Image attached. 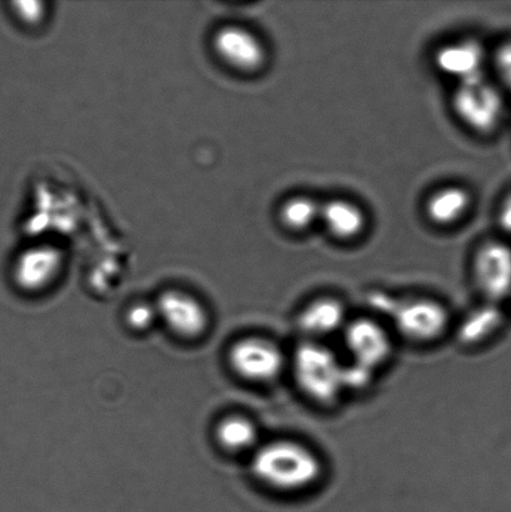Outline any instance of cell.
Here are the masks:
<instances>
[{
    "mask_svg": "<svg viewBox=\"0 0 511 512\" xmlns=\"http://www.w3.org/2000/svg\"><path fill=\"white\" fill-rule=\"evenodd\" d=\"M250 470L265 488L282 494H298L319 483L324 466L308 445L294 439H277L253 451Z\"/></svg>",
    "mask_w": 511,
    "mask_h": 512,
    "instance_id": "obj_1",
    "label": "cell"
},
{
    "mask_svg": "<svg viewBox=\"0 0 511 512\" xmlns=\"http://www.w3.org/2000/svg\"><path fill=\"white\" fill-rule=\"evenodd\" d=\"M288 368L295 385L314 403L332 405L347 393L345 363L323 341H302L289 359Z\"/></svg>",
    "mask_w": 511,
    "mask_h": 512,
    "instance_id": "obj_2",
    "label": "cell"
},
{
    "mask_svg": "<svg viewBox=\"0 0 511 512\" xmlns=\"http://www.w3.org/2000/svg\"><path fill=\"white\" fill-rule=\"evenodd\" d=\"M382 309L392 318L397 333L414 344H432L443 338L450 325L449 311L440 301L410 298L390 301L380 295Z\"/></svg>",
    "mask_w": 511,
    "mask_h": 512,
    "instance_id": "obj_3",
    "label": "cell"
},
{
    "mask_svg": "<svg viewBox=\"0 0 511 512\" xmlns=\"http://www.w3.org/2000/svg\"><path fill=\"white\" fill-rule=\"evenodd\" d=\"M452 107L460 122L473 132L489 135L504 119L505 100L502 90L482 77L458 84L453 93Z\"/></svg>",
    "mask_w": 511,
    "mask_h": 512,
    "instance_id": "obj_4",
    "label": "cell"
},
{
    "mask_svg": "<svg viewBox=\"0 0 511 512\" xmlns=\"http://www.w3.org/2000/svg\"><path fill=\"white\" fill-rule=\"evenodd\" d=\"M229 364L235 374L249 383L272 384L288 369L289 359L273 340L248 336L234 343Z\"/></svg>",
    "mask_w": 511,
    "mask_h": 512,
    "instance_id": "obj_5",
    "label": "cell"
},
{
    "mask_svg": "<svg viewBox=\"0 0 511 512\" xmlns=\"http://www.w3.org/2000/svg\"><path fill=\"white\" fill-rule=\"evenodd\" d=\"M342 335L349 364L377 374L392 358V334L375 319L349 320Z\"/></svg>",
    "mask_w": 511,
    "mask_h": 512,
    "instance_id": "obj_6",
    "label": "cell"
},
{
    "mask_svg": "<svg viewBox=\"0 0 511 512\" xmlns=\"http://www.w3.org/2000/svg\"><path fill=\"white\" fill-rule=\"evenodd\" d=\"M212 45L217 57L240 73H258L268 62L263 40L243 25H223L213 34Z\"/></svg>",
    "mask_w": 511,
    "mask_h": 512,
    "instance_id": "obj_7",
    "label": "cell"
},
{
    "mask_svg": "<svg viewBox=\"0 0 511 512\" xmlns=\"http://www.w3.org/2000/svg\"><path fill=\"white\" fill-rule=\"evenodd\" d=\"M473 278L487 303L499 304L511 296V247L502 240H489L473 259Z\"/></svg>",
    "mask_w": 511,
    "mask_h": 512,
    "instance_id": "obj_8",
    "label": "cell"
},
{
    "mask_svg": "<svg viewBox=\"0 0 511 512\" xmlns=\"http://www.w3.org/2000/svg\"><path fill=\"white\" fill-rule=\"evenodd\" d=\"M64 263L62 250L54 245H33L20 253L15 260V284L28 293H39L55 283L62 273Z\"/></svg>",
    "mask_w": 511,
    "mask_h": 512,
    "instance_id": "obj_9",
    "label": "cell"
},
{
    "mask_svg": "<svg viewBox=\"0 0 511 512\" xmlns=\"http://www.w3.org/2000/svg\"><path fill=\"white\" fill-rule=\"evenodd\" d=\"M158 318L184 339L199 338L209 325L207 309L193 295L180 290L164 291L157 304Z\"/></svg>",
    "mask_w": 511,
    "mask_h": 512,
    "instance_id": "obj_10",
    "label": "cell"
},
{
    "mask_svg": "<svg viewBox=\"0 0 511 512\" xmlns=\"http://www.w3.org/2000/svg\"><path fill=\"white\" fill-rule=\"evenodd\" d=\"M487 60L484 45L472 38L444 44L434 54L435 67L457 85L485 77Z\"/></svg>",
    "mask_w": 511,
    "mask_h": 512,
    "instance_id": "obj_11",
    "label": "cell"
},
{
    "mask_svg": "<svg viewBox=\"0 0 511 512\" xmlns=\"http://www.w3.org/2000/svg\"><path fill=\"white\" fill-rule=\"evenodd\" d=\"M349 323L348 311L342 300L323 296L305 305L297 318L300 333L305 340L323 341L342 334Z\"/></svg>",
    "mask_w": 511,
    "mask_h": 512,
    "instance_id": "obj_12",
    "label": "cell"
},
{
    "mask_svg": "<svg viewBox=\"0 0 511 512\" xmlns=\"http://www.w3.org/2000/svg\"><path fill=\"white\" fill-rule=\"evenodd\" d=\"M320 222L340 242H353L365 232L367 214L359 204L348 199H330L320 208Z\"/></svg>",
    "mask_w": 511,
    "mask_h": 512,
    "instance_id": "obj_13",
    "label": "cell"
},
{
    "mask_svg": "<svg viewBox=\"0 0 511 512\" xmlns=\"http://www.w3.org/2000/svg\"><path fill=\"white\" fill-rule=\"evenodd\" d=\"M472 204V194L468 189L448 185L429 195L425 202V215L438 227H452L467 217Z\"/></svg>",
    "mask_w": 511,
    "mask_h": 512,
    "instance_id": "obj_14",
    "label": "cell"
},
{
    "mask_svg": "<svg viewBox=\"0 0 511 512\" xmlns=\"http://www.w3.org/2000/svg\"><path fill=\"white\" fill-rule=\"evenodd\" d=\"M504 323L502 310L498 304L487 303L470 311L458 326V339L467 346H479L488 343L502 329Z\"/></svg>",
    "mask_w": 511,
    "mask_h": 512,
    "instance_id": "obj_15",
    "label": "cell"
},
{
    "mask_svg": "<svg viewBox=\"0 0 511 512\" xmlns=\"http://www.w3.org/2000/svg\"><path fill=\"white\" fill-rule=\"evenodd\" d=\"M220 446L230 453H247L259 446V430L252 420L245 416L232 415L223 419L215 429Z\"/></svg>",
    "mask_w": 511,
    "mask_h": 512,
    "instance_id": "obj_16",
    "label": "cell"
},
{
    "mask_svg": "<svg viewBox=\"0 0 511 512\" xmlns=\"http://www.w3.org/2000/svg\"><path fill=\"white\" fill-rule=\"evenodd\" d=\"M320 208L322 204L308 195H293L280 205L279 222L289 232H307L320 219Z\"/></svg>",
    "mask_w": 511,
    "mask_h": 512,
    "instance_id": "obj_17",
    "label": "cell"
},
{
    "mask_svg": "<svg viewBox=\"0 0 511 512\" xmlns=\"http://www.w3.org/2000/svg\"><path fill=\"white\" fill-rule=\"evenodd\" d=\"M155 305L145 303L135 304L128 310L127 323L135 331L148 330L157 320Z\"/></svg>",
    "mask_w": 511,
    "mask_h": 512,
    "instance_id": "obj_18",
    "label": "cell"
},
{
    "mask_svg": "<svg viewBox=\"0 0 511 512\" xmlns=\"http://www.w3.org/2000/svg\"><path fill=\"white\" fill-rule=\"evenodd\" d=\"M494 67L504 87L511 93V40L500 44L495 50Z\"/></svg>",
    "mask_w": 511,
    "mask_h": 512,
    "instance_id": "obj_19",
    "label": "cell"
},
{
    "mask_svg": "<svg viewBox=\"0 0 511 512\" xmlns=\"http://www.w3.org/2000/svg\"><path fill=\"white\" fill-rule=\"evenodd\" d=\"M15 14L23 23L35 27L43 22L47 9L42 2H19L14 3Z\"/></svg>",
    "mask_w": 511,
    "mask_h": 512,
    "instance_id": "obj_20",
    "label": "cell"
},
{
    "mask_svg": "<svg viewBox=\"0 0 511 512\" xmlns=\"http://www.w3.org/2000/svg\"><path fill=\"white\" fill-rule=\"evenodd\" d=\"M498 220L504 232L511 234V193L504 199L502 207L499 209Z\"/></svg>",
    "mask_w": 511,
    "mask_h": 512,
    "instance_id": "obj_21",
    "label": "cell"
}]
</instances>
